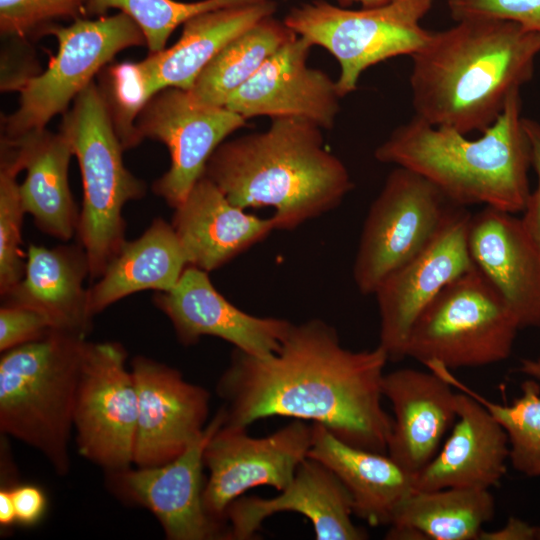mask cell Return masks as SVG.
I'll use <instances>...</instances> for the list:
<instances>
[{
  "label": "cell",
  "mask_w": 540,
  "mask_h": 540,
  "mask_svg": "<svg viewBox=\"0 0 540 540\" xmlns=\"http://www.w3.org/2000/svg\"><path fill=\"white\" fill-rule=\"evenodd\" d=\"M246 121L226 107L201 103L189 90L170 87L153 95L135 120L141 140L160 141L170 153V167L153 183V192L177 207L204 175L216 148Z\"/></svg>",
  "instance_id": "obj_14"
},
{
  "label": "cell",
  "mask_w": 540,
  "mask_h": 540,
  "mask_svg": "<svg viewBox=\"0 0 540 540\" xmlns=\"http://www.w3.org/2000/svg\"><path fill=\"white\" fill-rule=\"evenodd\" d=\"M60 132L70 142L79 163L83 202L77 236L88 256L89 277L99 279L126 242L125 204L141 199L146 186L125 167V149L109 105L94 82L64 113Z\"/></svg>",
  "instance_id": "obj_6"
},
{
  "label": "cell",
  "mask_w": 540,
  "mask_h": 540,
  "mask_svg": "<svg viewBox=\"0 0 540 540\" xmlns=\"http://www.w3.org/2000/svg\"><path fill=\"white\" fill-rule=\"evenodd\" d=\"M519 329L505 300L474 264L418 316L405 357L449 370L487 366L510 356Z\"/></svg>",
  "instance_id": "obj_8"
},
{
  "label": "cell",
  "mask_w": 540,
  "mask_h": 540,
  "mask_svg": "<svg viewBox=\"0 0 540 540\" xmlns=\"http://www.w3.org/2000/svg\"><path fill=\"white\" fill-rule=\"evenodd\" d=\"M22 171L13 156L1 150L0 159V294L4 296L24 276L22 224L26 214L17 174Z\"/></svg>",
  "instance_id": "obj_33"
},
{
  "label": "cell",
  "mask_w": 540,
  "mask_h": 540,
  "mask_svg": "<svg viewBox=\"0 0 540 540\" xmlns=\"http://www.w3.org/2000/svg\"><path fill=\"white\" fill-rule=\"evenodd\" d=\"M458 207L420 174L396 166L362 228L353 266L360 293L374 294L391 273L430 244Z\"/></svg>",
  "instance_id": "obj_11"
},
{
  "label": "cell",
  "mask_w": 540,
  "mask_h": 540,
  "mask_svg": "<svg viewBox=\"0 0 540 540\" xmlns=\"http://www.w3.org/2000/svg\"><path fill=\"white\" fill-rule=\"evenodd\" d=\"M271 0L220 8L196 15L183 24L178 41L139 62L109 67L101 88L124 149L138 145L135 120L145 103L165 88L190 90L213 57L232 39L272 16Z\"/></svg>",
  "instance_id": "obj_7"
},
{
  "label": "cell",
  "mask_w": 540,
  "mask_h": 540,
  "mask_svg": "<svg viewBox=\"0 0 540 540\" xmlns=\"http://www.w3.org/2000/svg\"><path fill=\"white\" fill-rule=\"evenodd\" d=\"M386 351L343 347L321 319L292 324L280 349L258 357L234 349L217 383L224 424L292 417L325 426L357 448L387 453L393 418L382 406Z\"/></svg>",
  "instance_id": "obj_1"
},
{
  "label": "cell",
  "mask_w": 540,
  "mask_h": 540,
  "mask_svg": "<svg viewBox=\"0 0 540 540\" xmlns=\"http://www.w3.org/2000/svg\"><path fill=\"white\" fill-rule=\"evenodd\" d=\"M225 420L221 406L203 433L168 463L109 473L118 494L148 509L169 540H228V525L209 516L203 503V452Z\"/></svg>",
  "instance_id": "obj_15"
},
{
  "label": "cell",
  "mask_w": 540,
  "mask_h": 540,
  "mask_svg": "<svg viewBox=\"0 0 540 540\" xmlns=\"http://www.w3.org/2000/svg\"><path fill=\"white\" fill-rule=\"evenodd\" d=\"M278 496H240L227 508L228 540H252L262 523L281 512H295L311 521L317 540H363L368 534L352 521L351 496L338 477L307 457L292 482Z\"/></svg>",
  "instance_id": "obj_20"
},
{
  "label": "cell",
  "mask_w": 540,
  "mask_h": 540,
  "mask_svg": "<svg viewBox=\"0 0 540 540\" xmlns=\"http://www.w3.org/2000/svg\"><path fill=\"white\" fill-rule=\"evenodd\" d=\"M472 214L458 207L437 236L377 288L380 342L389 360L405 358L411 328L428 304L454 279L474 266L468 248Z\"/></svg>",
  "instance_id": "obj_16"
},
{
  "label": "cell",
  "mask_w": 540,
  "mask_h": 540,
  "mask_svg": "<svg viewBox=\"0 0 540 540\" xmlns=\"http://www.w3.org/2000/svg\"><path fill=\"white\" fill-rule=\"evenodd\" d=\"M432 4L433 0H391L350 10L315 1L292 9L284 23L335 57L340 67L336 85L343 97L357 89L369 67L401 55L411 57L428 41L432 31L421 20Z\"/></svg>",
  "instance_id": "obj_9"
},
{
  "label": "cell",
  "mask_w": 540,
  "mask_h": 540,
  "mask_svg": "<svg viewBox=\"0 0 540 540\" xmlns=\"http://www.w3.org/2000/svg\"><path fill=\"white\" fill-rule=\"evenodd\" d=\"M340 4L347 6L353 3H359L362 8H372L389 3L391 0H338Z\"/></svg>",
  "instance_id": "obj_41"
},
{
  "label": "cell",
  "mask_w": 540,
  "mask_h": 540,
  "mask_svg": "<svg viewBox=\"0 0 540 540\" xmlns=\"http://www.w3.org/2000/svg\"><path fill=\"white\" fill-rule=\"evenodd\" d=\"M468 248L514 314L519 328L540 327V250L522 219L485 206L471 216Z\"/></svg>",
  "instance_id": "obj_21"
},
{
  "label": "cell",
  "mask_w": 540,
  "mask_h": 540,
  "mask_svg": "<svg viewBox=\"0 0 540 540\" xmlns=\"http://www.w3.org/2000/svg\"><path fill=\"white\" fill-rule=\"evenodd\" d=\"M258 0H87L86 17L103 16L117 9L140 27L150 53L164 49L172 32L190 18L208 11L256 2Z\"/></svg>",
  "instance_id": "obj_32"
},
{
  "label": "cell",
  "mask_w": 540,
  "mask_h": 540,
  "mask_svg": "<svg viewBox=\"0 0 540 540\" xmlns=\"http://www.w3.org/2000/svg\"><path fill=\"white\" fill-rule=\"evenodd\" d=\"M15 523L16 515L11 486L4 485L0 488V525L2 529H8Z\"/></svg>",
  "instance_id": "obj_40"
},
{
  "label": "cell",
  "mask_w": 540,
  "mask_h": 540,
  "mask_svg": "<svg viewBox=\"0 0 540 540\" xmlns=\"http://www.w3.org/2000/svg\"><path fill=\"white\" fill-rule=\"evenodd\" d=\"M447 8L454 21L497 18L540 34V0H447Z\"/></svg>",
  "instance_id": "obj_35"
},
{
  "label": "cell",
  "mask_w": 540,
  "mask_h": 540,
  "mask_svg": "<svg viewBox=\"0 0 540 540\" xmlns=\"http://www.w3.org/2000/svg\"><path fill=\"white\" fill-rule=\"evenodd\" d=\"M16 523L33 526L43 517L47 501L44 492L37 486L21 484L11 486Z\"/></svg>",
  "instance_id": "obj_38"
},
{
  "label": "cell",
  "mask_w": 540,
  "mask_h": 540,
  "mask_svg": "<svg viewBox=\"0 0 540 540\" xmlns=\"http://www.w3.org/2000/svg\"><path fill=\"white\" fill-rule=\"evenodd\" d=\"M523 124L531 146L532 168L538 182L536 189L530 192L521 219L540 250V122L524 117Z\"/></svg>",
  "instance_id": "obj_37"
},
{
  "label": "cell",
  "mask_w": 540,
  "mask_h": 540,
  "mask_svg": "<svg viewBox=\"0 0 540 540\" xmlns=\"http://www.w3.org/2000/svg\"><path fill=\"white\" fill-rule=\"evenodd\" d=\"M427 368L480 402L500 423L509 440V460L517 471L532 477L540 475V387L536 382H523L522 396L511 405H501L471 390L446 367L431 363ZM518 371L540 379V358L522 359Z\"/></svg>",
  "instance_id": "obj_31"
},
{
  "label": "cell",
  "mask_w": 540,
  "mask_h": 540,
  "mask_svg": "<svg viewBox=\"0 0 540 540\" xmlns=\"http://www.w3.org/2000/svg\"><path fill=\"white\" fill-rule=\"evenodd\" d=\"M307 457L338 477L351 496L354 515L371 526L390 525L400 505L415 490L414 476L389 455L349 445L318 423H313Z\"/></svg>",
  "instance_id": "obj_27"
},
{
  "label": "cell",
  "mask_w": 540,
  "mask_h": 540,
  "mask_svg": "<svg viewBox=\"0 0 540 540\" xmlns=\"http://www.w3.org/2000/svg\"><path fill=\"white\" fill-rule=\"evenodd\" d=\"M127 351L118 342H85L73 429L79 454L107 472L131 467L138 402Z\"/></svg>",
  "instance_id": "obj_12"
},
{
  "label": "cell",
  "mask_w": 540,
  "mask_h": 540,
  "mask_svg": "<svg viewBox=\"0 0 540 540\" xmlns=\"http://www.w3.org/2000/svg\"><path fill=\"white\" fill-rule=\"evenodd\" d=\"M8 149L22 170H26L19 191L26 213L44 233L62 241L77 234L79 216L68 180L70 142L60 131L32 130L16 138L4 137Z\"/></svg>",
  "instance_id": "obj_26"
},
{
  "label": "cell",
  "mask_w": 540,
  "mask_h": 540,
  "mask_svg": "<svg viewBox=\"0 0 540 540\" xmlns=\"http://www.w3.org/2000/svg\"><path fill=\"white\" fill-rule=\"evenodd\" d=\"M187 266L171 223L156 218L140 237L122 245L102 276L88 288L89 311L94 317L139 291H169L177 285Z\"/></svg>",
  "instance_id": "obj_28"
},
{
  "label": "cell",
  "mask_w": 540,
  "mask_h": 540,
  "mask_svg": "<svg viewBox=\"0 0 540 540\" xmlns=\"http://www.w3.org/2000/svg\"><path fill=\"white\" fill-rule=\"evenodd\" d=\"M171 321L179 342L198 343L202 336L223 339L250 355L277 352L292 323L275 317L251 315L229 302L211 283L208 272L187 266L177 285L153 297Z\"/></svg>",
  "instance_id": "obj_19"
},
{
  "label": "cell",
  "mask_w": 540,
  "mask_h": 540,
  "mask_svg": "<svg viewBox=\"0 0 540 540\" xmlns=\"http://www.w3.org/2000/svg\"><path fill=\"white\" fill-rule=\"evenodd\" d=\"M495 509L489 489L414 490L389 526L418 532L424 540H478L483 526L493 519Z\"/></svg>",
  "instance_id": "obj_29"
},
{
  "label": "cell",
  "mask_w": 540,
  "mask_h": 540,
  "mask_svg": "<svg viewBox=\"0 0 540 540\" xmlns=\"http://www.w3.org/2000/svg\"><path fill=\"white\" fill-rule=\"evenodd\" d=\"M89 275L88 256L80 243L53 248L31 244L23 278L2 298L39 311L54 330L86 338L93 320L83 286Z\"/></svg>",
  "instance_id": "obj_25"
},
{
  "label": "cell",
  "mask_w": 540,
  "mask_h": 540,
  "mask_svg": "<svg viewBox=\"0 0 540 540\" xmlns=\"http://www.w3.org/2000/svg\"><path fill=\"white\" fill-rule=\"evenodd\" d=\"M58 51L48 68L19 89V106L4 120V137L16 138L45 128L83 91L120 51L146 44L137 23L123 12L97 19L79 18L68 26H48Z\"/></svg>",
  "instance_id": "obj_10"
},
{
  "label": "cell",
  "mask_w": 540,
  "mask_h": 540,
  "mask_svg": "<svg viewBox=\"0 0 540 540\" xmlns=\"http://www.w3.org/2000/svg\"><path fill=\"white\" fill-rule=\"evenodd\" d=\"M131 371L138 402L133 464L168 463L205 430L210 394L177 369L145 356L133 358Z\"/></svg>",
  "instance_id": "obj_17"
},
{
  "label": "cell",
  "mask_w": 540,
  "mask_h": 540,
  "mask_svg": "<svg viewBox=\"0 0 540 540\" xmlns=\"http://www.w3.org/2000/svg\"><path fill=\"white\" fill-rule=\"evenodd\" d=\"M540 34L497 18H465L432 31L412 56L414 115L462 134L482 133L531 81Z\"/></svg>",
  "instance_id": "obj_2"
},
{
  "label": "cell",
  "mask_w": 540,
  "mask_h": 540,
  "mask_svg": "<svg viewBox=\"0 0 540 540\" xmlns=\"http://www.w3.org/2000/svg\"><path fill=\"white\" fill-rule=\"evenodd\" d=\"M87 0H0V30L8 36L41 33L57 19L86 17Z\"/></svg>",
  "instance_id": "obj_34"
},
{
  "label": "cell",
  "mask_w": 540,
  "mask_h": 540,
  "mask_svg": "<svg viewBox=\"0 0 540 540\" xmlns=\"http://www.w3.org/2000/svg\"><path fill=\"white\" fill-rule=\"evenodd\" d=\"M382 393L394 414L388 455L414 476L434 458L457 419V393L431 370L413 368L384 374Z\"/></svg>",
  "instance_id": "obj_22"
},
{
  "label": "cell",
  "mask_w": 540,
  "mask_h": 540,
  "mask_svg": "<svg viewBox=\"0 0 540 540\" xmlns=\"http://www.w3.org/2000/svg\"><path fill=\"white\" fill-rule=\"evenodd\" d=\"M86 339L52 329L2 352L0 430L39 451L59 475L70 470L69 443Z\"/></svg>",
  "instance_id": "obj_5"
},
{
  "label": "cell",
  "mask_w": 540,
  "mask_h": 540,
  "mask_svg": "<svg viewBox=\"0 0 540 540\" xmlns=\"http://www.w3.org/2000/svg\"><path fill=\"white\" fill-rule=\"evenodd\" d=\"M204 175L238 207H272L275 228L287 231L336 208L353 189L344 163L325 149L321 128L295 117L222 142Z\"/></svg>",
  "instance_id": "obj_3"
},
{
  "label": "cell",
  "mask_w": 540,
  "mask_h": 540,
  "mask_svg": "<svg viewBox=\"0 0 540 540\" xmlns=\"http://www.w3.org/2000/svg\"><path fill=\"white\" fill-rule=\"evenodd\" d=\"M523 119L521 91L476 139L414 115L391 132L374 157L420 174L459 206L483 204L516 214L531 192L532 155Z\"/></svg>",
  "instance_id": "obj_4"
},
{
  "label": "cell",
  "mask_w": 540,
  "mask_h": 540,
  "mask_svg": "<svg viewBox=\"0 0 540 540\" xmlns=\"http://www.w3.org/2000/svg\"><path fill=\"white\" fill-rule=\"evenodd\" d=\"M540 540V527L529 525L517 518H510L506 525L495 531H485L478 540Z\"/></svg>",
  "instance_id": "obj_39"
},
{
  "label": "cell",
  "mask_w": 540,
  "mask_h": 540,
  "mask_svg": "<svg viewBox=\"0 0 540 540\" xmlns=\"http://www.w3.org/2000/svg\"><path fill=\"white\" fill-rule=\"evenodd\" d=\"M52 329L47 317L39 311L3 302L0 308V351L39 339Z\"/></svg>",
  "instance_id": "obj_36"
},
{
  "label": "cell",
  "mask_w": 540,
  "mask_h": 540,
  "mask_svg": "<svg viewBox=\"0 0 540 540\" xmlns=\"http://www.w3.org/2000/svg\"><path fill=\"white\" fill-rule=\"evenodd\" d=\"M296 35L272 16L260 20L227 43L202 70L189 91L201 103L225 107L230 96Z\"/></svg>",
  "instance_id": "obj_30"
},
{
  "label": "cell",
  "mask_w": 540,
  "mask_h": 540,
  "mask_svg": "<svg viewBox=\"0 0 540 540\" xmlns=\"http://www.w3.org/2000/svg\"><path fill=\"white\" fill-rule=\"evenodd\" d=\"M174 209L171 225L188 266L206 272L222 267L276 230L272 216L247 213L205 175Z\"/></svg>",
  "instance_id": "obj_23"
},
{
  "label": "cell",
  "mask_w": 540,
  "mask_h": 540,
  "mask_svg": "<svg viewBox=\"0 0 540 540\" xmlns=\"http://www.w3.org/2000/svg\"><path fill=\"white\" fill-rule=\"evenodd\" d=\"M311 47L301 36L291 38L230 96L225 107L246 119L295 117L321 129L332 128L342 96L336 81L307 66Z\"/></svg>",
  "instance_id": "obj_18"
},
{
  "label": "cell",
  "mask_w": 540,
  "mask_h": 540,
  "mask_svg": "<svg viewBox=\"0 0 540 540\" xmlns=\"http://www.w3.org/2000/svg\"><path fill=\"white\" fill-rule=\"evenodd\" d=\"M509 456L500 423L473 397L457 393V422L434 458L414 475V489H489L505 475Z\"/></svg>",
  "instance_id": "obj_24"
},
{
  "label": "cell",
  "mask_w": 540,
  "mask_h": 540,
  "mask_svg": "<svg viewBox=\"0 0 540 540\" xmlns=\"http://www.w3.org/2000/svg\"><path fill=\"white\" fill-rule=\"evenodd\" d=\"M312 441L313 423L300 419L259 438L251 437L247 428L223 424L203 452L209 472L203 491L208 515L227 524V508L246 491L261 485L284 490L307 458Z\"/></svg>",
  "instance_id": "obj_13"
}]
</instances>
